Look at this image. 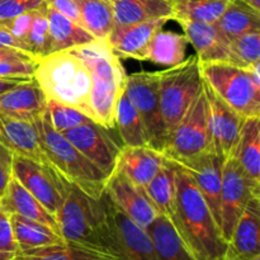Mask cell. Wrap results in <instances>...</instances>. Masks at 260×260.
I'll use <instances>...</instances> for the list:
<instances>
[{"mask_svg":"<svg viewBox=\"0 0 260 260\" xmlns=\"http://www.w3.org/2000/svg\"><path fill=\"white\" fill-rule=\"evenodd\" d=\"M175 182L177 213L170 221L197 260H225L228 243L192 175L179 164Z\"/></svg>","mask_w":260,"mask_h":260,"instance_id":"6da1fadb","label":"cell"},{"mask_svg":"<svg viewBox=\"0 0 260 260\" xmlns=\"http://www.w3.org/2000/svg\"><path fill=\"white\" fill-rule=\"evenodd\" d=\"M56 221L65 243L106 251L123 260L102 197L96 200L73 185Z\"/></svg>","mask_w":260,"mask_h":260,"instance_id":"7a4b0ae2","label":"cell"},{"mask_svg":"<svg viewBox=\"0 0 260 260\" xmlns=\"http://www.w3.org/2000/svg\"><path fill=\"white\" fill-rule=\"evenodd\" d=\"M85 62L90 71V108L94 122L108 131L116 127L114 114L127 74L121 60L114 56L106 38L70 48Z\"/></svg>","mask_w":260,"mask_h":260,"instance_id":"3957f363","label":"cell"},{"mask_svg":"<svg viewBox=\"0 0 260 260\" xmlns=\"http://www.w3.org/2000/svg\"><path fill=\"white\" fill-rule=\"evenodd\" d=\"M35 79L46 99L74 107L93 119L90 71L73 50L50 53L40 58Z\"/></svg>","mask_w":260,"mask_h":260,"instance_id":"277c9868","label":"cell"},{"mask_svg":"<svg viewBox=\"0 0 260 260\" xmlns=\"http://www.w3.org/2000/svg\"><path fill=\"white\" fill-rule=\"evenodd\" d=\"M32 123L53 167L62 173L74 187L99 200L104 193V185L108 177L84 156L62 134L51 126L46 111L33 119Z\"/></svg>","mask_w":260,"mask_h":260,"instance_id":"5b68a950","label":"cell"},{"mask_svg":"<svg viewBox=\"0 0 260 260\" xmlns=\"http://www.w3.org/2000/svg\"><path fill=\"white\" fill-rule=\"evenodd\" d=\"M205 83L244 118L260 114L259 66L241 69L226 61L201 63Z\"/></svg>","mask_w":260,"mask_h":260,"instance_id":"8992f818","label":"cell"},{"mask_svg":"<svg viewBox=\"0 0 260 260\" xmlns=\"http://www.w3.org/2000/svg\"><path fill=\"white\" fill-rule=\"evenodd\" d=\"M203 85L201 61L196 53L178 65L159 71L160 109L168 137L200 95Z\"/></svg>","mask_w":260,"mask_h":260,"instance_id":"52a82bcc","label":"cell"},{"mask_svg":"<svg viewBox=\"0 0 260 260\" xmlns=\"http://www.w3.org/2000/svg\"><path fill=\"white\" fill-rule=\"evenodd\" d=\"M211 151H213V142L210 108L203 85L200 95L170 132L162 154L179 165H185Z\"/></svg>","mask_w":260,"mask_h":260,"instance_id":"ba28073f","label":"cell"},{"mask_svg":"<svg viewBox=\"0 0 260 260\" xmlns=\"http://www.w3.org/2000/svg\"><path fill=\"white\" fill-rule=\"evenodd\" d=\"M12 175L55 217L73 188L53 165L41 164L19 155H13Z\"/></svg>","mask_w":260,"mask_h":260,"instance_id":"9c48e42d","label":"cell"},{"mask_svg":"<svg viewBox=\"0 0 260 260\" xmlns=\"http://www.w3.org/2000/svg\"><path fill=\"white\" fill-rule=\"evenodd\" d=\"M124 90L144 122L149 146L162 152L168 136L160 109L159 71L129 74L126 78Z\"/></svg>","mask_w":260,"mask_h":260,"instance_id":"30bf717a","label":"cell"},{"mask_svg":"<svg viewBox=\"0 0 260 260\" xmlns=\"http://www.w3.org/2000/svg\"><path fill=\"white\" fill-rule=\"evenodd\" d=\"M255 193H260V185L249 179L235 157H228L222 167L220 206V230L226 243L230 240L246 203Z\"/></svg>","mask_w":260,"mask_h":260,"instance_id":"8fae6325","label":"cell"},{"mask_svg":"<svg viewBox=\"0 0 260 260\" xmlns=\"http://www.w3.org/2000/svg\"><path fill=\"white\" fill-rule=\"evenodd\" d=\"M104 194L140 228L147 229L160 215L152 206L142 188L137 187L118 169L108 175L104 185Z\"/></svg>","mask_w":260,"mask_h":260,"instance_id":"7c38bea8","label":"cell"},{"mask_svg":"<svg viewBox=\"0 0 260 260\" xmlns=\"http://www.w3.org/2000/svg\"><path fill=\"white\" fill-rule=\"evenodd\" d=\"M63 136L108 177L116 169L121 146L109 136L108 129L88 122L62 132Z\"/></svg>","mask_w":260,"mask_h":260,"instance_id":"4fadbf2b","label":"cell"},{"mask_svg":"<svg viewBox=\"0 0 260 260\" xmlns=\"http://www.w3.org/2000/svg\"><path fill=\"white\" fill-rule=\"evenodd\" d=\"M170 18H156L131 24L114 25L106 37L112 52L119 60L145 61L147 48L155 33L162 29Z\"/></svg>","mask_w":260,"mask_h":260,"instance_id":"5bb4252c","label":"cell"},{"mask_svg":"<svg viewBox=\"0 0 260 260\" xmlns=\"http://www.w3.org/2000/svg\"><path fill=\"white\" fill-rule=\"evenodd\" d=\"M113 225L123 260H159L149 233L127 217L106 194H102Z\"/></svg>","mask_w":260,"mask_h":260,"instance_id":"9a60e30c","label":"cell"},{"mask_svg":"<svg viewBox=\"0 0 260 260\" xmlns=\"http://www.w3.org/2000/svg\"><path fill=\"white\" fill-rule=\"evenodd\" d=\"M205 90L210 108L213 151L226 160L233 156L235 151L241 126L245 118L225 103L206 83Z\"/></svg>","mask_w":260,"mask_h":260,"instance_id":"2e32d148","label":"cell"},{"mask_svg":"<svg viewBox=\"0 0 260 260\" xmlns=\"http://www.w3.org/2000/svg\"><path fill=\"white\" fill-rule=\"evenodd\" d=\"M0 27L10 33L22 45L23 50L37 60L48 55V18L47 5L18 15L8 20H2Z\"/></svg>","mask_w":260,"mask_h":260,"instance_id":"e0dca14e","label":"cell"},{"mask_svg":"<svg viewBox=\"0 0 260 260\" xmlns=\"http://www.w3.org/2000/svg\"><path fill=\"white\" fill-rule=\"evenodd\" d=\"M260 255V193L246 203L228 243L225 260H249Z\"/></svg>","mask_w":260,"mask_h":260,"instance_id":"ac0fdd59","label":"cell"},{"mask_svg":"<svg viewBox=\"0 0 260 260\" xmlns=\"http://www.w3.org/2000/svg\"><path fill=\"white\" fill-rule=\"evenodd\" d=\"M0 144L13 155L28 157L41 164L52 165L32 122L0 113Z\"/></svg>","mask_w":260,"mask_h":260,"instance_id":"d6986e66","label":"cell"},{"mask_svg":"<svg viewBox=\"0 0 260 260\" xmlns=\"http://www.w3.org/2000/svg\"><path fill=\"white\" fill-rule=\"evenodd\" d=\"M225 160L211 151L198 159L182 165L188 170L200 189L203 200L212 212L218 228H220V206L221 187H222V167Z\"/></svg>","mask_w":260,"mask_h":260,"instance_id":"ffe728a7","label":"cell"},{"mask_svg":"<svg viewBox=\"0 0 260 260\" xmlns=\"http://www.w3.org/2000/svg\"><path fill=\"white\" fill-rule=\"evenodd\" d=\"M188 43L193 46L201 63L226 61L230 40L216 23L178 19Z\"/></svg>","mask_w":260,"mask_h":260,"instance_id":"44dd1931","label":"cell"},{"mask_svg":"<svg viewBox=\"0 0 260 260\" xmlns=\"http://www.w3.org/2000/svg\"><path fill=\"white\" fill-rule=\"evenodd\" d=\"M164 160V154L151 146H121L116 169L137 187L145 189L157 174Z\"/></svg>","mask_w":260,"mask_h":260,"instance_id":"7402d4cb","label":"cell"},{"mask_svg":"<svg viewBox=\"0 0 260 260\" xmlns=\"http://www.w3.org/2000/svg\"><path fill=\"white\" fill-rule=\"evenodd\" d=\"M46 102L42 89L33 78L0 94V113L32 122L46 111Z\"/></svg>","mask_w":260,"mask_h":260,"instance_id":"603a6c76","label":"cell"},{"mask_svg":"<svg viewBox=\"0 0 260 260\" xmlns=\"http://www.w3.org/2000/svg\"><path fill=\"white\" fill-rule=\"evenodd\" d=\"M0 210L9 215L15 213V215L43 223L60 235L55 216L51 215L13 175L10 177L4 194L0 197Z\"/></svg>","mask_w":260,"mask_h":260,"instance_id":"cb8c5ba5","label":"cell"},{"mask_svg":"<svg viewBox=\"0 0 260 260\" xmlns=\"http://www.w3.org/2000/svg\"><path fill=\"white\" fill-rule=\"evenodd\" d=\"M111 8L114 25L131 24L156 18H170L173 9L170 0H106Z\"/></svg>","mask_w":260,"mask_h":260,"instance_id":"d4e9b609","label":"cell"},{"mask_svg":"<svg viewBox=\"0 0 260 260\" xmlns=\"http://www.w3.org/2000/svg\"><path fill=\"white\" fill-rule=\"evenodd\" d=\"M233 156L249 179L260 185V118L246 117L241 126Z\"/></svg>","mask_w":260,"mask_h":260,"instance_id":"484cf974","label":"cell"},{"mask_svg":"<svg viewBox=\"0 0 260 260\" xmlns=\"http://www.w3.org/2000/svg\"><path fill=\"white\" fill-rule=\"evenodd\" d=\"M159 260H197L169 217L159 215L147 229Z\"/></svg>","mask_w":260,"mask_h":260,"instance_id":"4316f807","label":"cell"},{"mask_svg":"<svg viewBox=\"0 0 260 260\" xmlns=\"http://www.w3.org/2000/svg\"><path fill=\"white\" fill-rule=\"evenodd\" d=\"M47 5V18H48V55L50 53L60 52V51L70 50L78 46L85 45L91 42L95 38L84 29L78 23L73 22Z\"/></svg>","mask_w":260,"mask_h":260,"instance_id":"83f0119b","label":"cell"},{"mask_svg":"<svg viewBox=\"0 0 260 260\" xmlns=\"http://www.w3.org/2000/svg\"><path fill=\"white\" fill-rule=\"evenodd\" d=\"M177 162L165 157L157 174L144 189L157 212L170 220H174L177 213Z\"/></svg>","mask_w":260,"mask_h":260,"instance_id":"f1b7e54d","label":"cell"},{"mask_svg":"<svg viewBox=\"0 0 260 260\" xmlns=\"http://www.w3.org/2000/svg\"><path fill=\"white\" fill-rule=\"evenodd\" d=\"M9 218L19 253L65 243L56 231L43 223L15 213H10Z\"/></svg>","mask_w":260,"mask_h":260,"instance_id":"f546056e","label":"cell"},{"mask_svg":"<svg viewBox=\"0 0 260 260\" xmlns=\"http://www.w3.org/2000/svg\"><path fill=\"white\" fill-rule=\"evenodd\" d=\"M188 45L184 35L160 29L150 42L145 61L168 68L175 66L187 58Z\"/></svg>","mask_w":260,"mask_h":260,"instance_id":"4dcf8cb0","label":"cell"},{"mask_svg":"<svg viewBox=\"0 0 260 260\" xmlns=\"http://www.w3.org/2000/svg\"><path fill=\"white\" fill-rule=\"evenodd\" d=\"M114 124L118 128L123 144L122 146H149L144 122L127 96L124 89L117 103Z\"/></svg>","mask_w":260,"mask_h":260,"instance_id":"1f68e13d","label":"cell"},{"mask_svg":"<svg viewBox=\"0 0 260 260\" xmlns=\"http://www.w3.org/2000/svg\"><path fill=\"white\" fill-rule=\"evenodd\" d=\"M14 260H122L113 254L70 243L19 253Z\"/></svg>","mask_w":260,"mask_h":260,"instance_id":"d6a6232c","label":"cell"},{"mask_svg":"<svg viewBox=\"0 0 260 260\" xmlns=\"http://www.w3.org/2000/svg\"><path fill=\"white\" fill-rule=\"evenodd\" d=\"M216 24L223 35L231 40L245 33L260 30V12H256L240 0H231Z\"/></svg>","mask_w":260,"mask_h":260,"instance_id":"836d02e7","label":"cell"},{"mask_svg":"<svg viewBox=\"0 0 260 260\" xmlns=\"http://www.w3.org/2000/svg\"><path fill=\"white\" fill-rule=\"evenodd\" d=\"M173 20L185 19L216 23L231 0H170Z\"/></svg>","mask_w":260,"mask_h":260,"instance_id":"e575fe53","label":"cell"},{"mask_svg":"<svg viewBox=\"0 0 260 260\" xmlns=\"http://www.w3.org/2000/svg\"><path fill=\"white\" fill-rule=\"evenodd\" d=\"M81 24L95 40L106 38L114 27L113 15L106 0H76Z\"/></svg>","mask_w":260,"mask_h":260,"instance_id":"d590c367","label":"cell"},{"mask_svg":"<svg viewBox=\"0 0 260 260\" xmlns=\"http://www.w3.org/2000/svg\"><path fill=\"white\" fill-rule=\"evenodd\" d=\"M226 62L249 70L258 68L260 63V30L231 38Z\"/></svg>","mask_w":260,"mask_h":260,"instance_id":"8d00e7d4","label":"cell"},{"mask_svg":"<svg viewBox=\"0 0 260 260\" xmlns=\"http://www.w3.org/2000/svg\"><path fill=\"white\" fill-rule=\"evenodd\" d=\"M46 113L50 119L51 126L60 134L81 126L84 123H88V122H94L86 114L78 111L74 107L66 106V104L58 103L55 101H48V99L46 102Z\"/></svg>","mask_w":260,"mask_h":260,"instance_id":"74e56055","label":"cell"},{"mask_svg":"<svg viewBox=\"0 0 260 260\" xmlns=\"http://www.w3.org/2000/svg\"><path fill=\"white\" fill-rule=\"evenodd\" d=\"M18 253L9 213L0 210V260H14Z\"/></svg>","mask_w":260,"mask_h":260,"instance_id":"f35d334b","label":"cell"},{"mask_svg":"<svg viewBox=\"0 0 260 260\" xmlns=\"http://www.w3.org/2000/svg\"><path fill=\"white\" fill-rule=\"evenodd\" d=\"M37 61L0 60V78H35Z\"/></svg>","mask_w":260,"mask_h":260,"instance_id":"ab89813d","label":"cell"},{"mask_svg":"<svg viewBox=\"0 0 260 260\" xmlns=\"http://www.w3.org/2000/svg\"><path fill=\"white\" fill-rule=\"evenodd\" d=\"M46 0H0V22L42 7Z\"/></svg>","mask_w":260,"mask_h":260,"instance_id":"60d3db41","label":"cell"},{"mask_svg":"<svg viewBox=\"0 0 260 260\" xmlns=\"http://www.w3.org/2000/svg\"><path fill=\"white\" fill-rule=\"evenodd\" d=\"M46 3L50 7H52L53 9L60 12L61 14L68 17L69 19H71L73 22L78 23L79 25L83 27V24H81L80 9H79V4L76 0H46Z\"/></svg>","mask_w":260,"mask_h":260,"instance_id":"b9f144b4","label":"cell"},{"mask_svg":"<svg viewBox=\"0 0 260 260\" xmlns=\"http://www.w3.org/2000/svg\"><path fill=\"white\" fill-rule=\"evenodd\" d=\"M30 79L33 78H0V94L15 88L17 85L27 80H30Z\"/></svg>","mask_w":260,"mask_h":260,"instance_id":"7bdbcfd3","label":"cell"},{"mask_svg":"<svg viewBox=\"0 0 260 260\" xmlns=\"http://www.w3.org/2000/svg\"><path fill=\"white\" fill-rule=\"evenodd\" d=\"M0 46H7V47H14L19 48V50H23L22 45L10 35L8 30H5L4 28L0 27ZM24 51V50H23ZM27 52V51H25Z\"/></svg>","mask_w":260,"mask_h":260,"instance_id":"ee69618b","label":"cell"},{"mask_svg":"<svg viewBox=\"0 0 260 260\" xmlns=\"http://www.w3.org/2000/svg\"><path fill=\"white\" fill-rule=\"evenodd\" d=\"M10 177H12V173H10L9 170L2 164V161H0V197L4 194L8 183H9L10 180Z\"/></svg>","mask_w":260,"mask_h":260,"instance_id":"f6af8a7d","label":"cell"},{"mask_svg":"<svg viewBox=\"0 0 260 260\" xmlns=\"http://www.w3.org/2000/svg\"><path fill=\"white\" fill-rule=\"evenodd\" d=\"M244 4L249 5L250 8H253L256 12H260V0H240Z\"/></svg>","mask_w":260,"mask_h":260,"instance_id":"bcb514c9","label":"cell"},{"mask_svg":"<svg viewBox=\"0 0 260 260\" xmlns=\"http://www.w3.org/2000/svg\"><path fill=\"white\" fill-rule=\"evenodd\" d=\"M249 260H260V255L254 256V258H251V259H249Z\"/></svg>","mask_w":260,"mask_h":260,"instance_id":"7dc6e473","label":"cell"}]
</instances>
